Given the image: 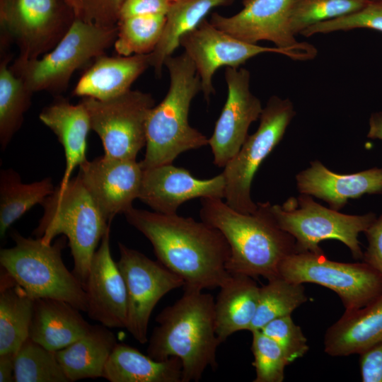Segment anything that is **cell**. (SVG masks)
Listing matches in <instances>:
<instances>
[{
  "label": "cell",
  "instance_id": "5b68a950",
  "mask_svg": "<svg viewBox=\"0 0 382 382\" xmlns=\"http://www.w3.org/2000/svg\"><path fill=\"white\" fill-rule=\"evenodd\" d=\"M43 215L33 234L45 244L64 235L74 260L73 273L83 288L93 256L111 222L108 221L80 177L58 185L42 203Z\"/></svg>",
  "mask_w": 382,
  "mask_h": 382
},
{
  "label": "cell",
  "instance_id": "ee69618b",
  "mask_svg": "<svg viewBox=\"0 0 382 382\" xmlns=\"http://www.w3.org/2000/svg\"><path fill=\"white\" fill-rule=\"evenodd\" d=\"M367 137L382 141V112L371 114L369 118V130Z\"/></svg>",
  "mask_w": 382,
  "mask_h": 382
},
{
  "label": "cell",
  "instance_id": "74e56055",
  "mask_svg": "<svg viewBox=\"0 0 382 382\" xmlns=\"http://www.w3.org/2000/svg\"><path fill=\"white\" fill-rule=\"evenodd\" d=\"M259 330L281 347L290 364L303 357L308 351L307 338L291 316L275 318Z\"/></svg>",
  "mask_w": 382,
  "mask_h": 382
},
{
  "label": "cell",
  "instance_id": "ac0fdd59",
  "mask_svg": "<svg viewBox=\"0 0 382 382\" xmlns=\"http://www.w3.org/2000/svg\"><path fill=\"white\" fill-rule=\"evenodd\" d=\"M224 190L222 173L199 179L188 170L169 163L144 169L138 199L154 212L173 214L181 204L192 199H224Z\"/></svg>",
  "mask_w": 382,
  "mask_h": 382
},
{
  "label": "cell",
  "instance_id": "8d00e7d4",
  "mask_svg": "<svg viewBox=\"0 0 382 382\" xmlns=\"http://www.w3.org/2000/svg\"><path fill=\"white\" fill-rule=\"evenodd\" d=\"M357 28H369L382 33V1L367 3L354 13L314 24L304 30L301 35L311 37L319 33L327 34Z\"/></svg>",
  "mask_w": 382,
  "mask_h": 382
},
{
  "label": "cell",
  "instance_id": "277c9868",
  "mask_svg": "<svg viewBox=\"0 0 382 382\" xmlns=\"http://www.w3.org/2000/svg\"><path fill=\"white\" fill-rule=\"evenodd\" d=\"M164 66L170 76L168 91L150 110L146 123L143 169L173 163L182 153L208 145L205 135L189 124L193 98L201 91L200 79L187 55L170 56Z\"/></svg>",
  "mask_w": 382,
  "mask_h": 382
},
{
  "label": "cell",
  "instance_id": "8992f818",
  "mask_svg": "<svg viewBox=\"0 0 382 382\" xmlns=\"http://www.w3.org/2000/svg\"><path fill=\"white\" fill-rule=\"evenodd\" d=\"M11 237L15 245L0 250L1 267L34 299L61 300L86 312L85 289L62 260L66 238L45 244L39 238H25L18 231H13Z\"/></svg>",
  "mask_w": 382,
  "mask_h": 382
},
{
  "label": "cell",
  "instance_id": "4316f807",
  "mask_svg": "<svg viewBox=\"0 0 382 382\" xmlns=\"http://www.w3.org/2000/svg\"><path fill=\"white\" fill-rule=\"evenodd\" d=\"M182 376L179 358L157 361L129 345L117 343L105 364L103 378L110 382H182Z\"/></svg>",
  "mask_w": 382,
  "mask_h": 382
},
{
  "label": "cell",
  "instance_id": "e575fe53",
  "mask_svg": "<svg viewBox=\"0 0 382 382\" xmlns=\"http://www.w3.org/2000/svg\"><path fill=\"white\" fill-rule=\"evenodd\" d=\"M365 0H294L290 29L296 36L307 28L354 13L363 8Z\"/></svg>",
  "mask_w": 382,
  "mask_h": 382
},
{
  "label": "cell",
  "instance_id": "d6986e66",
  "mask_svg": "<svg viewBox=\"0 0 382 382\" xmlns=\"http://www.w3.org/2000/svg\"><path fill=\"white\" fill-rule=\"evenodd\" d=\"M110 227L91 263L84 286L88 317L109 328H125L127 318L125 280L110 252Z\"/></svg>",
  "mask_w": 382,
  "mask_h": 382
},
{
  "label": "cell",
  "instance_id": "d590c367",
  "mask_svg": "<svg viewBox=\"0 0 382 382\" xmlns=\"http://www.w3.org/2000/svg\"><path fill=\"white\" fill-rule=\"evenodd\" d=\"M253 365L256 376L254 382H282L285 367L290 364L284 352L272 339L260 330L251 332Z\"/></svg>",
  "mask_w": 382,
  "mask_h": 382
},
{
  "label": "cell",
  "instance_id": "7c38bea8",
  "mask_svg": "<svg viewBox=\"0 0 382 382\" xmlns=\"http://www.w3.org/2000/svg\"><path fill=\"white\" fill-rule=\"evenodd\" d=\"M91 127L100 137L104 155L116 158L136 159L146 146V123L155 105L150 93L132 90L105 100L82 98Z\"/></svg>",
  "mask_w": 382,
  "mask_h": 382
},
{
  "label": "cell",
  "instance_id": "9c48e42d",
  "mask_svg": "<svg viewBox=\"0 0 382 382\" xmlns=\"http://www.w3.org/2000/svg\"><path fill=\"white\" fill-rule=\"evenodd\" d=\"M296 112L289 98L271 96L260 117L255 133L248 135L239 151L224 167V201L232 209L244 214L256 211L251 198V185L263 161L282 139Z\"/></svg>",
  "mask_w": 382,
  "mask_h": 382
},
{
  "label": "cell",
  "instance_id": "ffe728a7",
  "mask_svg": "<svg viewBox=\"0 0 382 382\" xmlns=\"http://www.w3.org/2000/svg\"><path fill=\"white\" fill-rule=\"evenodd\" d=\"M297 188L301 194L321 199L330 208L339 211L349 199L365 194L382 193V168H372L351 174L330 170L319 161L297 174Z\"/></svg>",
  "mask_w": 382,
  "mask_h": 382
},
{
  "label": "cell",
  "instance_id": "9a60e30c",
  "mask_svg": "<svg viewBox=\"0 0 382 382\" xmlns=\"http://www.w3.org/2000/svg\"><path fill=\"white\" fill-rule=\"evenodd\" d=\"M227 98L208 145L213 163L224 168L239 151L248 136L250 125L260 119L262 106L250 91V73L245 68L226 67Z\"/></svg>",
  "mask_w": 382,
  "mask_h": 382
},
{
  "label": "cell",
  "instance_id": "d6a6232c",
  "mask_svg": "<svg viewBox=\"0 0 382 382\" xmlns=\"http://www.w3.org/2000/svg\"><path fill=\"white\" fill-rule=\"evenodd\" d=\"M166 15H141L120 18L113 45L122 56L151 53L161 37Z\"/></svg>",
  "mask_w": 382,
  "mask_h": 382
},
{
  "label": "cell",
  "instance_id": "4dcf8cb0",
  "mask_svg": "<svg viewBox=\"0 0 382 382\" xmlns=\"http://www.w3.org/2000/svg\"><path fill=\"white\" fill-rule=\"evenodd\" d=\"M11 57L0 63V144L4 150L21 128L25 112L31 105L33 92L8 66Z\"/></svg>",
  "mask_w": 382,
  "mask_h": 382
},
{
  "label": "cell",
  "instance_id": "4fadbf2b",
  "mask_svg": "<svg viewBox=\"0 0 382 382\" xmlns=\"http://www.w3.org/2000/svg\"><path fill=\"white\" fill-rule=\"evenodd\" d=\"M180 46L184 48V52L195 66L200 79L201 91L207 102L215 93L214 75L222 66L238 68L250 58L266 52L283 54L299 61L311 60L317 55V52L248 43L221 30L206 18L180 37Z\"/></svg>",
  "mask_w": 382,
  "mask_h": 382
},
{
  "label": "cell",
  "instance_id": "7a4b0ae2",
  "mask_svg": "<svg viewBox=\"0 0 382 382\" xmlns=\"http://www.w3.org/2000/svg\"><path fill=\"white\" fill-rule=\"evenodd\" d=\"M202 221L219 230L230 247L226 270L231 274L269 280L279 276L282 261L296 252L294 238L275 222L270 202H257L256 211L244 214L221 198L200 199Z\"/></svg>",
  "mask_w": 382,
  "mask_h": 382
},
{
  "label": "cell",
  "instance_id": "484cf974",
  "mask_svg": "<svg viewBox=\"0 0 382 382\" xmlns=\"http://www.w3.org/2000/svg\"><path fill=\"white\" fill-rule=\"evenodd\" d=\"M117 344L115 334L100 323L91 325L86 335L55 354L69 382L96 378L103 377Z\"/></svg>",
  "mask_w": 382,
  "mask_h": 382
},
{
  "label": "cell",
  "instance_id": "7402d4cb",
  "mask_svg": "<svg viewBox=\"0 0 382 382\" xmlns=\"http://www.w3.org/2000/svg\"><path fill=\"white\" fill-rule=\"evenodd\" d=\"M39 118L57 136L64 151L66 166L58 187L64 189L74 170L87 160V137L91 129L89 115L81 101L71 104L57 96L55 100L41 111Z\"/></svg>",
  "mask_w": 382,
  "mask_h": 382
},
{
  "label": "cell",
  "instance_id": "30bf717a",
  "mask_svg": "<svg viewBox=\"0 0 382 382\" xmlns=\"http://www.w3.org/2000/svg\"><path fill=\"white\" fill-rule=\"evenodd\" d=\"M76 18L67 0H0L1 45L14 43L17 58H40L52 50Z\"/></svg>",
  "mask_w": 382,
  "mask_h": 382
},
{
  "label": "cell",
  "instance_id": "3957f363",
  "mask_svg": "<svg viewBox=\"0 0 382 382\" xmlns=\"http://www.w3.org/2000/svg\"><path fill=\"white\" fill-rule=\"evenodd\" d=\"M183 294L156 316L147 354L157 361L175 357L183 365L182 382L199 381L208 368L217 367L221 343L215 323V300L202 290L183 288Z\"/></svg>",
  "mask_w": 382,
  "mask_h": 382
},
{
  "label": "cell",
  "instance_id": "83f0119b",
  "mask_svg": "<svg viewBox=\"0 0 382 382\" xmlns=\"http://www.w3.org/2000/svg\"><path fill=\"white\" fill-rule=\"evenodd\" d=\"M0 289V354H16L29 337L35 299L4 269Z\"/></svg>",
  "mask_w": 382,
  "mask_h": 382
},
{
  "label": "cell",
  "instance_id": "7dc6e473",
  "mask_svg": "<svg viewBox=\"0 0 382 382\" xmlns=\"http://www.w3.org/2000/svg\"><path fill=\"white\" fill-rule=\"evenodd\" d=\"M242 1H244V0H242Z\"/></svg>",
  "mask_w": 382,
  "mask_h": 382
},
{
  "label": "cell",
  "instance_id": "6da1fadb",
  "mask_svg": "<svg viewBox=\"0 0 382 382\" xmlns=\"http://www.w3.org/2000/svg\"><path fill=\"white\" fill-rule=\"evenodd\" d=\"M123 214L150 241L158 261L183 279V288H219L231 277L230 247L217 228L177 213L132 207Z\"/></svg>",
  "mask_w": 382,
  "mask_h": 382
},
{
  "label": "cell",
  "instance_id": "8fae6325",
  "mask_svg": "<svg viewBox=\"0 0 382 382\" xmlns=\"http://www.w3.org/2000/svg\"><path fill=\"white\" fill-rule=\"evenodd\" d=\"M279 276L299 284L313 283L335 291L345 311L367 306L382 296V274L367 263L340 262L321 252H295L279 268Z\"/></svg>",
  "mask_w": 382,
  "mask_h": 382
},
{
  "label": "cell",
  "instance_id": "836d02e7",
  "mask_svg": "<svg viewBox=\"0 0 382 382\" xmlns=\"http://www.w3.org/2000/svg\"><path fill=\"white\" fill-rule=\"evenodd\" d=\"M16 382H69L55 352L28 337L14 358Z\"/></svg>",
  "mask_w": 382,
  "mask_h": 382
},
{
  "label": "cell",
  "instance_id": "60d3db41",
  "mask_svg": "<svg viewBox=\"0 0 382 382\" xmlns=\"http://www.w3.org/2000/svg\"><path fill=\"white\" fill-rule=\"evenodd\" d=\"M174 1L125 0L120 8L119 19L141 15H166Z\"/></svg>",
  "mask_w": 382,
  "mask_h": 382
},
{
  "label": "cell",
  "instance_id": "2e32d148",
  "mask_svg": "<svg viewBox=\"0 0 382 382\" xmlns=\"http://www.w3.org/2000/svg\"><path fill=\"white\" fill-rule=\"evenodd\" d=\"M294 0H244L243 8L231 16L213 13L210 23L244 42L257 44L273 42L284 50L318 52L313 45L299 42L290 29V15Z\"/></svg>",
  "mask_w": 382,
  "mask_h": 382
},
{
  "label": "cell",
  "instance_id": "b9f144b4",
  "mask_svg": "<svg viewBox=\"0 0 382 382\" xmlns=\"http://www.w3.org/2000/svg\"><path fill=\"white\" fill-rule=\"evenodd\" d=\"M359 366L363 382H382V343L359 354Z\"/></svg>",
  "mask_w": 382,
  "mask_h": 382
},
{
  "label": "cell",
  "instance_id": "d4e9b609",
  "mask_svg": "<svg viewBox=\"0 0 382 382\" xmlns=\"http://www.w3.org/2000/svg\"><path fill=\"white\" fill-rule=\"evenodd\" d=\"M254 278L231 274L219 288L215 301L216 331L224 342L241 330H249L255 316L260 286Z\"/></svg>",
  "mask_w": 382,
  "mask_h": 382
},
{
  "label": "cell",
  "instance_id": "7bdbcfd3",
  "mask_svg": "<svg viewBox=\"0 0 382 382\" xmlns=\"http://www.w3.org/2000/svg\"><path fill=\"white\" fill-rule=\"evenodd\" d=\"M15 355L0 354V382L14 381Z\"/></svg>",
  "mask_w": 382,
  "mask_h": 382
},
{
  "label": "cell",
  "instance_id": "44dd1931",
  "mask_svg": "<svg viewBox=\"0 0 382 382\" xmlns=\"http://www.w3.org/2000/svg\"><path fill=\"white\" fill-rule=\"evenodd\" d=\"M149 66L150 53L100 55L81 76L72 94L98 100L111 99L129 91L132 84Z\"/></svg>",
  "mask_w": 382,
  "mask_h": 382
},
{
  "label": "cell",
  "instance_id": "f546056e",
  "mask_svg": "<svg viewBox=\"0 0 382 382\" xmlns=\"http://www.w3.org/2000/svg\"><path fill=\"white\" fill-rule=\"evenodd\" d=\"M50 178L23 183L18 173L4 169L0 173V237L35 204H41L54 190Z\"/></svg>",
  "mask_w": 382,
  "mask_h": 382
},
{
  "label": "cell",
  "instance_id": "f35d334b",
  "mask_svg": "<svg viewBox=\"0 0 382 382\" xmlns=\"http://www.w3.org/2000/svg\"><path fill=\"white\" fill-rule=\"evenodd\" d=\"M125 0H76V16L102 26L117 25L119 11Z\"/></svg>",
  "mask_w": 382,
  "mask_h": 382
},
{
  "label": "cell",
  "instance_id": "f6af8a7d",
  "mask_svg": "<svg viewBox=\"0 0 382 382\" xmlns=\"http://www.w3.org/2000/svg\"><path fill=\"white\" fill-rule=\"evenodd\" d=\"M69 4L71 6V7L74 8L76 14V0H67Z\"/></svg>",
  "mask_w": 382,
  "mask_h": 382
},
{
  "label": "cell",
  "instance_id": "e0dca14e",
  "mask_svg": "<svg viewBox=\"0 0 382 382\" xmlns=\"http://www.w3.org/2000/svg\"><path fill=\"white\" fill-rule=\"evenodd\" d=\"M144 169L136 159L103 155L79 166L78 175L108 221L138 199Z\"/></svg>",
  "mask_w": 382,
  "mask_h": 382
},
{
  "label": "cell",
  "instance_id": "ab89813d",
  "mask_svg": "<svg viewBox=\"0 0 382 382\" xmlns=\"http://www.w3.org/2000/svg\"><path fill=\"white\" fill-rule=\"evenodd\" d=\"M364 233L368 245L361 260L382 274V214Z\"/></svg>",
  "mask_w": 382,
  "mask_h": 382
},
{
  "label": "cell",
  "instance_id": "ba28073f",
  "mask_svg": "<svg viewBox=\"0 0 382 382\" xmlns=\"http://www.w3.org/2000/svg\"><path fill=\"white\" fill-rule=\"evenodd\" d=\"M270 211L279 228L296 241V252H321L320 242L335 239L344 243L356 260H362L363 251L358 240L376 220L369 212L350 215L316 203L311 195L290 197L282 205L269 204Z\"/></svg>",
  "mask_w": 382,
  "mask_h": 382
},
{
  "label": "cell",
  "instance_id": "5bb4252c",
  "mask_svg": "<svg viewBox=\"0 0 382 382\" xmlns=\"http://www.w3.org/2000/svg\"><path fill=\"white\" fill-rule=\"evenodd\" d=\"M117 266L127 291L126 329L139 343L148 342V325L152 311L169 291L183 286V279L159 261L118 243Z\"/></svg>",
  "mask_w": 382,
  "mask_h": 382
},
{
  "label": "cell",
  "instance_id": "52a82bcc",
  "mask_svg": "<svg viewBox=\"0 0 382 382\" xmlns=\"http://www.w3.org/2000/svg\"><path fill=\"white\" fill-rule=\"evenodd\" d=\"M117 30V25L102 26L76 18L50 52L35 59L16 58L10 67L33 93L47 91L59 96L75 71L114 45Z\"/></svg>",
  "mask_w": 382,
  "mask_h": 382
},
{
  "label": "cell",
  "instance_id": "cb8c5ba5",
  "mask_svg": "<svg viewBox=\"0 0 382 382\" xmlns=\"http://www.w3.org/2000/svg\"><path fill=\"white\" fill-rule=\"evenodd\" d=\"M79 311L64 301L35 299L29 337L54 352L66 347L91 328Z\"/></svg>",
  "mask_w": 382,
  "mask_h": 382
},
{
  "label": "cell",
  "instance_id": "1f68e13d",
  "mask_svg": "<svg viewBox=\"0 0 382 382\" xmlns=\"http://www.w3.org/2000/svg\"><path fill=\"white\" fill-rule=\"evenodd\" d=\"M260 286L257 311L249 331L260 330L270 321L291 316L308 300L303 284L291 282L281 276Z\"/></svg>",
  "mask_w": 382,
  "mask_h": 382
},
{
  "label": "cell",
  "instance_id": "f1b7e54d",
  "mask_svg": "<svg viewBox=\"0 0 382 382\" xmlns=\"http://www.w3.org/2000/svg\"><path fill=\"white\" fill-rule=\"evenodd\" d=\"M233 0H175L166 14V23L158 43L150 53L151 66L160 77L167 58L180 46V39L205 19L214 8L231 4Z\"/></svg>",
  "mask_w": 382,
  "mask_h": 382
},
{
  "label": "cell",
  "instance_id": "bcb514c9",
  "mask_svg": "<svg viewBox=\"0 0 382 382\" xmlns=\"http://www.w3.org/2000/svg\"><path fill=\"white\" fill-rule=\"evenodd\" d=\"M366 2L368 3H370V2H376V1H382V0H365Z\"/></svg>",
  "mask_w": 382,
  "mask_h": 382
},
{
  "label": "cell",
  "instance_id": "603a6c76",
  "mask_svg": "<svg viewBox=\"0 0 382 382\" xmlns=\"http://www.w3.org/2000/svg\"><path fill=\"white\" fill-rule=\"evenodd\" d=\"M382 343V296L366 306L345 311L324 336V351L332 357L360 354Z\"/></svg>",
  "mask_w": 382,
  "mask_h": 382
}]
</instances>
